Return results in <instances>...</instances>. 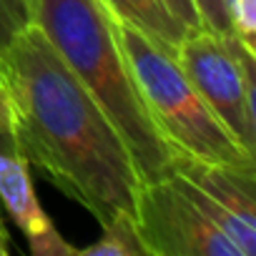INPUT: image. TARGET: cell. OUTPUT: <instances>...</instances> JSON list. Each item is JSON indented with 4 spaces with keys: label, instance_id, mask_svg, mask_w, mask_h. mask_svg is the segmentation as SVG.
I'll return each mask as SVG.
<instances>
[{
    "label": "cell",
    "instance_id": "8",
    "mask_svg": "<svg viewBox=\"0 0 256 256\" xmlns=\"http://www.w3.org/2000/svg\"><path fill=\"white\" fill-rule=\"evenodd\" d=\"M116 23L131 26L161 50L176 56L181 40L191 33L164 0H100Z\"/></svg>",
    "mask_w": 256,
    "mask_h": 256
},
{
    "label": "cell",
    "instance_id": "13",
    "mask_svg": "<svg viewBox=\"0 0 256 256\" xmlns=\"http://www.w3.org/2000/svg\"><path fill=\"white\" fill-rule=\"evenodd\" d=\"M166 8L188 28V30H204L201 26V18L196 13V6H194V0H164Z\"/></svg>",
    "mask_w": 256,
    "mask_h": 256
},
{
    "label": "cell",
    "instance_id": "10",
    "mask_svg": "<svg viewBox=\"0 0 256 256\" xmlns=\"http://www.w3.org/2000/svg\"><path fill=\"white\" fill-rule=\"evenodd\" d=\"M231 36L256 53V0H226Z\"/></svg>",
    "mask_w": 256,
    "mask_h": 256
},
{
    "label": "cell",
    "instance_id": "12",
    "mask_svg": "<svg viewBox=\"0 0 256 256\" xmlns=\"http://www.w3.org/2000/svg\"><path fill=\"white\" fill-rule=\"evenodd\" d=\"M194 6H196L204 30H211L216 36H231L226 0H194Z\"/></svg>",
    "mask_w": 256,
    "mask_h": 256
},
{
    "label": "cell",
    "instance_id": "11",
    "mask_svg": "<svg viewBox=\"0 0 256 256\" xmlns=\"http://www.w3.org/2000/svg\"><path fill=\"white\" fill-rule=\"evenodd\" d=\"M28 0H0V50H6L16 33L30 26Z\"/></svg>",
    "mask_w": 256,
    "mask_h": 256
},
{
    "label": "cell",
    "instance_id": "9",
    "mask_svg": "<svg viewBox=\"0 0 256 256\" xmlns=\"http://www.w3.org/2000/svg\"><path fill=\"white\" fill-rule=\"evenodd\" d=\"M100 228H103L100 241H96L86 248H78V256H148L141 244V236H138L131 211L116 214Z\"/></svg>",
    "mask_w": 256,
    "mask_h": 256
},
{
    "label": "cell",
    "instance_id": "3",
    "mask_svg": "<svg viewBox=\"0 0 256 256\" xmlns=\"http://www.w3.org/2000/svg\"><path fill=\"white\" fill-rule=\"evenodd\" d=\"M116 28L141 100L171 154L216 164L256 166V156L238 146L211 113L181 70L176 56L161 50L131 26L116 23Z\"/></svg>",
    "mask_w": 256,
    "mask_h": 256
},
{
    "label": "cell",
    "instance_id": "4",
    "mask_svg": "<svg viewBox=\"0 0 256 256\" xmlns=\"http://www.w3.org/2000/svg\"><path fill=\"white\" fill-rule=\"evenodd\" d=\"M176 60L234 141L256 156V53L234 36L191 30L181 40Z\"/></svg>",
    "mask_w": 256,
    "mask_h": 256
},
{
    "label": "cell",
    "instance_id": "2",
    "mask_svg": "<svg viewBox=\"0 0 256 256\" xmlns=\"http://www.w3.org/2000/svg\"><path fill=\"white\" fill-rule=\"evenodd\" d=\"M30 20L46 33L131 151L141 181L174 174L171 148L158 136L123 56L113 16L100 0H28Z\"/></svg>",
    "mask_w": 256,
    "mask_h": 256
},
{
    "label": "cell",
    "instance_id": "14",
    "mask_svg": "<svg viewBox=\"0 0 256 256\" xmlns=\"http://www.w3.org/2000/svg\"><path fill=\"white\" fill-rule=\"evenodd\" d=\"M10 128V108H8V93L3 83V73H0V131Z\"/></svg>",
    "mask_w": 256,
    "mask_h": 256
},
{
    "label": "cell",
    "instance_id": "6",
    "mask_svg": "<svg viewBox=\"0 0 256 256\" xmlns=\"http://www.w3.org/2000/svg\"><path fill=\"white\" fill-rule=\"evenodd\" d=\"M171 168L204 191L231 221L234 244L244 256L256 254V166H234L171 154Z\"/></svg>",
    "mask_w": 256,
    "mask_h": 256
},
{
    "label": "cell",
    "instance_id": "5",
    "mask_svg": "<svg viewBox=\"0 0 256 256\" xmlns=\"http://www.w3.org/2000/svg\"><path fill=\"white\" fill-rule=\"evenodd\" d=\"M134 221L148 256H244L196 206L176 174L138 184Z\"/></svg>",
    "mask_w": 256,
    "mask_h": 256
},
{
    "label": "cell",
    "instance_id": "1",
    "mask_svg": "<svg viewBox=\"0 0 256 256\" xmlns=\"http://www.w3.org/2000/svg\"><path fill=\"white\" fill-rule=\"evenodd\" d=\"M0 73L10 131L26 161L100 226L120 211L134 214L141 178L131 151L36 23L0 50Z\"/></svg>",
    "mask_w": 256,
    "mask_h": 256
},
{
    "label": "cell",
    "instance_id": "7",
    "mask_svg": "<svg viewBox=\"0 0 256 256\" xmlns=\"http://www.w3.org/2000/svg\"><path fill=\"white\" fill-rule=\"evenodd\" d=\"M8 214L26 234L36 256H78V248L66 244L48 214L36 198L28 161L20 154L13 131H0V214Z\"/></svg>",
    "mask_w": 256,
    "mask_h": 256
},
{
    "label": "cell",
    "instance_id": "15",
    "mask_svg": "<svg viewBox=\"0 0 256 256\" xmlns=\"http://www.w3.org/2000/svg\"><path fill=\"white\" fill-rule=\"evenodd\" d=\"M10 251V244H8V231L3 226V221H0V256H8Z\"/></svg>",
    "mask_w": 256,
    "mask_h": 256
}]
</instances>
